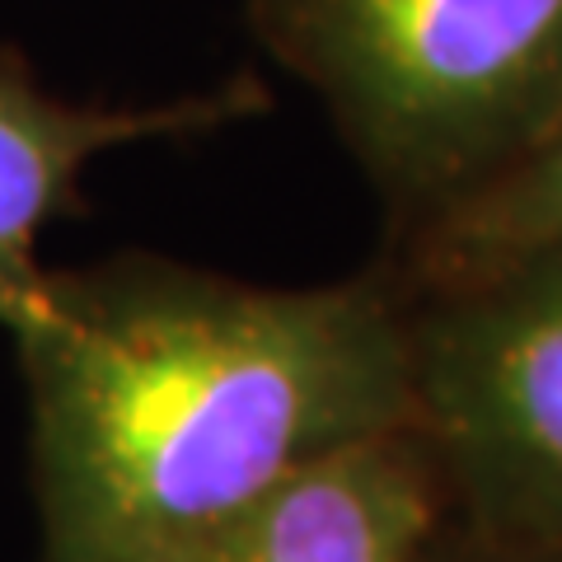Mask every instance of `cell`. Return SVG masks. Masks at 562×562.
Masks as SVG:
<instances>
[{
    "mask_svg": "<svg viewBox=\"0 0 562 562\" xmlns=\"http://www.w3.org/2000/svg\"><path fill=\"white\" fill-rule=\"evenodd\" d=\"M427 450L422 427L347 446L183 562H422L436 525Z\"/></svg>",
    "mask_w": 562,
    "mask_h": 562,
    "instance_id": "5b68a950",
    "label": "cell"
},
{
    "mask_svg": "<svg viewBox=\"0 0 562 562\" xmlns=\"http://www.w3.org/2000/svg\"><path fill=\"white\" fill-rule=\"evenodd\" d=\"M262 109L268 90L249 76L140 109L70 103L43 90L14 47H0V324L43 281L47 268L38 262V239L47 225L85 206L80 179L99 155L140 140L221 132Z\"/></svg>",
    "mask_w": 562,
    "mask_h": 562,
    "instance_id": "277c9868",
    "label": "cell"
},
{
    "mask_svg": "<svg viewBox=\"0 0 562 562\" xmlns=\"http://www.w3.org/2000/svg\"><path fill=\"white\" fill-rule=\"evenodd\" d=\"M43 562H183L301 469L417 427L390 277L249 286L165 258L43 272L0 324Z\"/></svg>",
    "mask_w": 562,
    "mask_h": 562,
    "instance_id": "6da1fadb",
    "label": "cell"
},
{
    "mask_svg": "<svg viewBox=\"0 0 562 562\" xmlns=\"http://www.w3.org/2000/svg\"><path fill=\"white\" fill-rule=\"evenodd\" d=\"M394 291L422 436L502 520L562 543V244Z\"/></svg>",
    "mask_w": 562,
    "mask_h": 562,
    "instance_id": "3957f363",
    "label": "cell"
},
{
    "mask_svg": "<svg viewBox=\"0 0 562 562\" xmlns=\"http://www.w3.org/2000/svg\"><path fill=\"white\" fill-rule=\"evenodd\" d=\"M403 225L512 169L562 113V0H244Z\"/></svg>",
    "mask_w": 562,
    "mask_h": 562,
    "instance_id": "7a4b0ae2",
    "label": "cell"
},
{
    "mask_svg": "<svg viewBox=\"0 0 562 562\" xmlns=\"http://www.w3.org/2000/svg\"><path fill=\"white\" fill-rule=\"evenodd\" d=\"M549 244H562V113L512 169L408 225L394 281H431Z\"/></svg>",
    "mask_w": 562,
    "mask_h": 562,
    "instance_id": "8992f818",
    "label": "cell"
}]
</instances>
